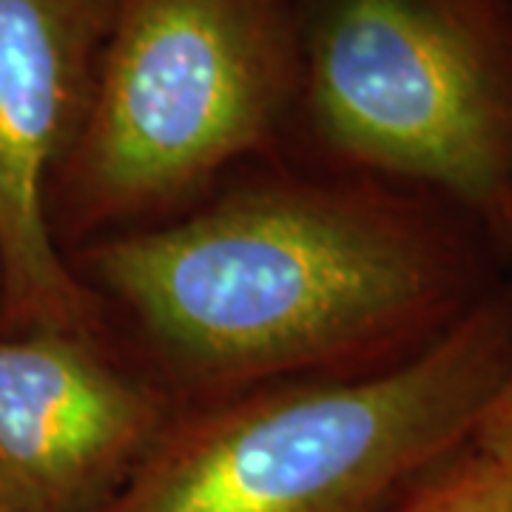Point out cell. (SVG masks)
Here are the masks:
<instances>
[{
    "label": "cell",
    "mask_w": 512,
    "mask_h": 512,
    "mask_svg": "<svg viewBox=\"0 0 512 512\" xmlns=\"http://www.w3.org/2000/svg\"><path fill=\"white\" fill-rule=\"evenodd\" d=\"M478 231L487 222L416 185L274 180L92 239L83 265L211 402L410 362L490 291Z\"/></svg>",
    "instance_id": "1"
},
{
    "label": "cell",
    "mask_w": 512,
    "mask_h": 512,
    "mask_svg": "<svg viewBox=\"0 0 512 512\" xmlns=\"http://www.w3.org/2000/svg\"><path fill=\"white\" fill-rule=\"evenodd\" d=\"M512 367V282L410 362L291 379L165 421L94 512H390L461 453Z\"/></svg>",
    "instance_id": "2"
},
{
    "label": "cell",
    "mask_w": 512,
    "mask_h": 512,
    "mask_svg": "<svg viewBox=\"0 0 512 512\" xmlns=\"http://www.w3.org/2000/svg\"><path fill=\"white\" fill-rule=\"evenodd\" d=\"M299 83V0H114L60 220L100 239L160 217L271 146Z\"/></svg>",
    "instance_id": "3"
},
{
    "label": "cell",
    "mask_w": 512,
    "mask_h": 512,
    "mask_svg": "<svg viewBox=\"0 0 512 512\" xmlns=\"http://www.w3.org/2000/svg\"><path fill=\"white\" fill-rule=\"evenodd\" d=\"M299 100L348 174L487 222L512 185V0H299Z\"/></svg>",
    "instance_id": "4"
},
{
    "label": "cell",
    "mask_w": 512,
    "mask_h": 512,
    "mask_svg": "<svg viewBox=\"0 0 512 512\" xmlns=\"http://www.w3.org/2000/svg\"><path fill=\"white\" fill-rule=\"evenodd\" d=\"M111 6L0 0V305L15 333H94L100 316L57 251L49 191L86 120Z\"/></svg>",
    "instance_id": "5"
},
{
    "label": "cell",
    "mask_w": 512,
    "mask_h": 512,
    "mask_svg": "<svg viewBox=\"0 0 512 512\" xmlns=\"http://www.w3.org/2000/svg\"><path fill=\"white\" fill-rule=\"evenodd\" d=\"M168 419L163 396L92 333L0 336V512H94Z\"/></svg>",
    "instance_id": "6"
},
{
    "label": "cell",
    "mask_w": 512,
    "mask_h": 512,
    "mask_svg": "<svg viewBox=\"0 0 512 512\" xmlns=\"http://www.w3.org/2000/svg\"><path fill=\"white\" fill-rule=\"evenodd\" d=\"M390 512H512V473L467 444Z\"/></svg>",
    "instance_id": "7"
},
{
    "label": "cell",
    "mask_w": 512,
    "mask_h": 512,
    "mask_svg": "<svg viewBox=\"0 0 512 512\" xmlns=\"http://www.w3.org/2000/svg\"><path fill=\"white\" fill-rule=\"evenodd\" d=\"M470 447L512 473V367L504 382L498 384L490 404L484 407L470 436Z\"/></svg>",
    "instance_id": "8"
},
{
    "label": "cell",
    "mask_w": 512,
    "mask_h": 512,
    "mask_svg": "<svg viewBox=\"0 0 512 512\" xmlns=\"http://www.w3.org/2000/svg\"><path fill=\"white\" fill-rule=\"evenodd\" d=\"M490 231H493V237L504 239L507 245H512V185L498 202L493 217H490Z\"/></svg>",
    "instance_id": "9"
}]
</instances>
